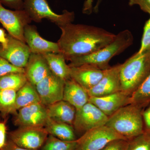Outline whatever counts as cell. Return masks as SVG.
<instances>
[{
    "mask_svg": "<svg viewBox=\"0 0 150 150\" xmlns=\"http://www.w3.org/2000/svg\"><path fill=\"white\" fill-rule=\"evenodd\" d=\"M40 102L35 87L28 81L21 88L16 92V98L15 110L34 103Z\"/></svg>",
    "mask_w": 150,
    "mask_h": 150,
    "instance_id": "cell-22",
    "label": "cell"
},
{
    "mask_svg": "<svg viewBox=\"0 0 150 150\" xmlns=\"http://www.w3.org/2000/svg\"><path fill=\"white\" fill-rule=\"evenodd\" d=\"M92 0H86L84 4L83 11L84 13L89 12L91 11L92 9Z\"/></svg>",
    "mask_w": 150,
    "mask_h": 150,
    "instance_id": "cell-37",
    "label": "cell"
},
{
    "mask_svg": "<svg viewBox=\"0 0 150 150\" xmlns=\"http://www.w3.org/2000/svg\"><path fill=\"white\" fill-rule=\"evenodd\" d=\"M88 92L73 79L65 81L63 100L79 109L89 100Z\"/></svg>",
    "mask_w": 150,
    "mask_h": 150,
    "instance_id": "cell-18",
    "label": "cell"
},
{
    "mask_svg": "<svg viewBox=\"0 0 150 150\" xmlns=\"http://www.w3.org/2000/svg\"><path fill=\"white\" fill-rule=\"evenodd\" d=\"M129 6L137 5L144 12L150 16V0H128Z\"/></svg>",
    "mask_w": 150,
    "mask_h": 150,
    "instance_id": "cell-32",
    "label": "cell"
},
{
    "mask_svg": "<svg viewBox=\"0 0 150 150\" xmlns=\"http://www.w3.org/2000/svg\"><path fill=\"white\" fill-rule=\"evenodd\" d=\"M31 22L24 9H8L0 3V23L11 36L25 43L24 28Z\"/></svg>",
    "mask_w": 150,
    "mask_h": 150,
    "instance_id": "cell-9",
    "label": "cell"
},
{
    "mask_svg": "<svg viewBox=\"0 0 150 150\" xmlns=\"http://www.w3.org/2000/svg\"><path fill=\"white\" fill-rule=\"evenodd\" d=\"M129 140L118 139L109 142L100 150H128Z\"/></svg>",
    "mask_w": 150,
    "mask_h": 150,
    "instance_id": "cell-30",
    "label": "cell"
},
{
    "mask_svg": "<svg viewBox=\"0 0 150 150\" xmlns=\"http://www.w3.org/2000/svg\"><path fill=\"white\" fill-rule=\"evenodd\" d=\"M27 80L35 86L51 72L42 54L31 53L24 68Z\"/></svg>",
    "mask_w": 150,
    "mask_h": 150,
    "instance_id": "cell-17",
    "label": "cell"
},
{
    "mask_svg": "<svg viewBox=\"0 0 150 150\" xmlns=\"http://www.w3.org/2000/svg\"><path fill=\"white\" fill-rule=\"evenodd\" d=\"M7 34L4 30L0 28V44L5 46L7 43Z\"/></svg>",
    "mask_w": 150,
    "mask_h": 150,
    "instance_id": "cell-36",
    "label": "cell"
},
{
    "mask_svg": "<svg viewBox=\"0 0 150 150\" xmlns=\"http://www.w3.org/2000/svg\"><path fill=\"white\" fill-rule=\"evenodd\" d=\"M0 3L3 6L13 10L23 9V0H0Z\"/></svg>",
    "mask_w": 150,
    "mask_h": 150,
    "instance_id": "cell-33",
    "label": "cell"
},
{
    "mask_svg": "<svg viewBox=\"0 0 150 150\" xmlns=\"http://www.w3.org/2000/svg\"><path fill=\"white\" fill-rule=\"evenodd\" d=\"M150 74V51L137 52L121 64V91L131 96Z\"/></svg>",
    "mask_w": 150,
    "mask_h": 150,
    "instance_id": "cell-3",
    "label": "cell"
},
{
    "mask_svg": "<svg viewBox=\"0 0 150 150\" xmlns=\"http://www.w3.org/2000/svg\"><path fill=\"white\" fill-rule=\"evenodd\" d=\"M7 129L6 123L5 121H0V150L5 145L6 142Z\"/></svg>",
    "mask_w": 150,
    "mask_h": 150,
    "instance_id": "cell-34",
    "label": "cell"
},
{
    "mask_svg": "<svg viewBox=\"0 0 150 150\" xmlns=\"http://www.w3.org/2000/svg\"><path fill=\"white\" fill-rule=\"evenodd\" d=\"M8 139L21 147L40 150L48 136L44 127L21 126L8 133Z\"/></svg>",
    "mask_w": 150,
    "mask_h": 150,
    "instance_id": "cell-6",
    "label": "cell"
},
{
    "mask_svg": "<svg viewBox=\"0 0 150 150\" xmlns=\"http://www.w3.org/2000/svg\"><path fill=\"white\" fill-rule=\"evenodd\" d=\"M12 73H24V68L13 66L6 59L0 56V77Z\"/></svg>",
    "mask_w": 150,
    "mask_h": 150,
    "instance_id": "cell-29",
    "label": "cell"
},
{
    "mask_svg": "<svg viewBox=\"0 0 150 150\" xmlns=\"http://www.w3.org/2000/svg\"><path fill=\"white\" fill-rule=\"evenodd\" d=\"M131 96L120 91L105 96L90 97L89 101L109 117L121 108L131 104Z\"/></svg>",
    "mask_w": 150,
    "mask_h": 150,
    "instance_id": "cell-14",
    "label": "cell"
},
{
    "mask_svg": "<svg viewBox=\"0 0 150 150\" xmlns=\"http://www.w3.org/2000/svg\"><path fill=\"white\" fill-rule=\"evenodd\" d=\"M7 40L5 46L0 44V56L15 67L24 68L31 54L28 46L8 33Z\"/></svg>",
    "mask_w": 150,
    "mask_h": 150,
    "instance_id": "cell-12",
    "label": "cell"
},
{
    "mask_svg": "<svg viewBox=\"0 0 150 150\" xmlns=\"http://www.w3.org/2000/svg\"><path fill=\"white\" fill-rule=\"evenodd\" d=\"M23 9L32 21L40 23L43 19H46L59 28L74 20V12L65 10L62 14L56 13L51 9L47 0H24Z\"/></svg>",
    "mask_w": 150,
    "mask_h": 150,
    "instance_id": "cell-5",
    "label": "cell"
},
{
    "mask_svg": "<svg viewBox=\"0 0 150 150\" xmlns=\"http://www.w3.org/2000/svg\"><path fill=\"white\" fill-rule=\"evenodd\" d=\"M0 150H33L28 149H25V148L21 147L19 146L16 144L14 143H13L12 141H11L10 139H8L7 140L4 146V147Z\"/></svg>",
    "mask_w": 150,
    "mask_h": 150,
    "instance_id": "cell-35",
    "label": "cell"
},
{
    "mask_svg": "<svg viewBox=\"0 0 150 150\" xmlns=\"http://www.w3.org/2000/svg\"><path fill=\"white\" fill-rule=\"evenodd\" d=\"M121 64H118L105 70L104 75L97 84L88 91L89 96H105L121 91Z\"/></svg>",
    "mask_w": 150,
    "mask_h": 150,
    "instance_id": "cell-13",
    "label": "cell"
},
{
    "mask_svg": "<svg viewBox=\"0 0 150 150\" xmlns=\"http://www.w3.org/2000/svg\"><path fill=\"white\" fill-rule=\"evenodd\" d=\"M128 150H150V135L143 134L129 140Z\"/></svg>",
    "mask_w": 150,
    "mask_h": 150,
    "instance_id": "cell-27",
    "label": "cell"
},
{
    "mask_svg": "<svg viewBox=\"0 0 150 150\" xmlns=\"http://www.w3.org/2000/svg\"><path fill=\"white\" fill-rule=\"evenodd\" d=\"M49 135L63 141L72 142L77 140L73 126L54 121L49 118L44 127Z\"/></svg>",
    "mask_w": 150,
    "mask_h": 150,
    "instance_id": "cell-21",
    "label": "cell"
},
{
    "mask_svg": "<svg viewBox=\"0 0 150 150\" xmlns=\"http://www.w3.org/2000/svg\"><path fill=\"white\" fill-rule=\"evenodd\" d=\"M70 67L71 78L87 91L97 84L105 71L88 64Z\"/></svg>",
    "mask_w": 150,
    "mask_h": 150,
    "instance_id": "cell-16",
    "label": "cell"
},
{
    "mask_svg": "<svg viewBox=\"0 0 150 150\" xmlns=\"http://www.w3.org/2000/svg\"><path fill=\"white\" fill-rule=\"evenodd\" d=\"M150 103V74L131 96V104L143 109Z\"/></svg>",
    "mask_w": 150,
    "mask_h": 150,
    "instance_id": "cell-24",
    "label": "cell"
},
{
    "mask_svg": "<svg viewBox=\"0 0 150 150\" xmlns=\"http://www.w3.org/2000/svg\"><path fill=\"white\" fill-rule=\"evenodd\" d=\"M150 51V17L146 21L144 28V32L141 42V47L139 54H142L144 52Z\"/></svg>",
    "mask_w": 150,
    "mask_h": 150,
    "instance_id": "cell-28",
    "label": "cell"
},
{
    "mask_svg": "<svg viewBox=\"0 0 150 150\" xmlns=\"http://www.w3.org/2000/svg\"><path fill=\"white\" fill-rule=\"evenodd\" d=\"M24 36L25 43L31 53L43 54L61 53L58 43L43 38L38 33L35 25H26L24 28Z\"/></svg>",
    "mask_w": 150,
    "mask_h": 150,
    "instance_id": "cell-15",
    "label": "cell"
},
{
    "mask_svg": "<svg viewBox=\"0 0 150 150\" xmlns=\"http://www.w3.org/2000/svg\"><path fill=\"white\" fill-rule=\"evenodd\" d=\"M118 139H126L113 129L105 125L91 129L77 139V146L76 150H100L109 142Z\"/></svg>",
    "mask_w": 150,
    "mask_h": 150,
    "instance_id": "cell-8",
    "label": "cell"
},
{
    "mask_svg": "<svg viewBox=\"0 0 150 150\" xmlns=\"http://www.w3.org/2000/svg\"><path fill=\"white\" fill-rule=\"evenodd\" d=\"M134 40V36L130 30H122L116 35L111 43L98 51L89 55L70 59L69 66L73 67L88 64L101 69H107L110 67L109 63L111 59L129 48L133 44Z\"/></svg>",
    "mask_w": 150,
    "mask_h": 150,
    "instance_id": "cell-2",
    "label": "cell"
},
{
    "mask_svg": "<svg viewBox=\"0 0 150 150\" xmlns=\"http://www.w3.org/2000/svg\"><path fill=\"white\" fill-rule=\"evenodd\" d=\"M42 55L51 72L65 81L71 79V67L67 64L64 56L62 53H48Z\"/></svg>",
    "mask_w": 150,
    "mask_h": 150,
    "instance_id": "cell-20",
    "label": "cell"
},
{
    "mask_svg": "<svg viewBox=\"0 0 150 150\" xmlns=\"http://www.w3.org/2000/svg\"><path fill=\"white\" fill-rule=\"evenodd\" d=\"M13 119L16 126L45 127L48 117L46 106L37 103L21 108Z\"/></svg>",
    "mask_w": 150,
    "mask_h": 150,
    "instance_id": "cell-11",
    "label": "cell"
},
{
    "mask_svg": "<svg viewBox=\"0 0 150 150\" xmlns=\"http://www.w3.org/2000/svg\"><path fill=\"white\" fill-rule=\"evenodd\" d=\"M108 117L89 101L76 110L73 123L75 131L83 134L91 129L105 126Z\"/></svg>",
    "mask_w": 150,
    "mask_h": 150,
    "instance_id": "cell-7",
    "label": "cell"
},
{
    "mask_svg": "<svg viewBox=\"0 0 150 150\" xmlns=\"http://www.w3.org/2000/svg\"><path fill=\"white\" fill-rule=\"evenodd\" d=\"M28 81L24 73H12L0 77V89L17 91Z\"/></svg>",
    "mask_w": 150,
    "mask_h": 150,
    "instance_id": "cell-25",
    "label": "cell"
},
{
    "mask_svg": "<svg viewBox=\"0 0 150 150\" xmlns=\"http://www.w3.org/2000/svg\"><path fill=\"white\" fill-rule=\"evenodd\" d=\"M46 107L49 118L73 126L76 109L72 105L62 100Z\"/></svg>",
    "mask_w": 150,
    "mask_h": 150,
    "instance_id": "cell-19",
    "label": "cell"
},
{
    "mask_svg": "<svg viewBox=\"0 0 150 150\" xmlns=\"http://www.w3.org/2000/svg\"><path fill=\"white\" fill-rule=\"evenodd\" d=\"M77 146L76 140L67 142L48 135L46 142L40 150H76Z\"/></svg>",
    "mask_w": 150,
    "mask_h": 150,
    "instance_id": "cell-26",
    "label": "cell"
},
{
    "mask_svg": "<svg viewBox=\"0 0 150 150\" xmlns=\"http://www.w3.org/2000/svg\"><path fill=\"white\" fill-rule=\"evenodd\" d=\"M65 81L52 72L35 86L40 103L45 106L63 100Z\"/></svg>",
    "mask_w": 150,
    "mask_h": 150,
    "instance_id": "cell-10",
    "label": "cell"
},
{
    "mask_svg": "<svg viewBox=\"0 0 150 150\" xmlns=\"http://www.w3.org/2000/svg\"><path fill=\"white\" fill-rule=\"evenodd\" d=\"M16 91L13 90L0 89V113L2 117L6 118L9 114L15 115Z\"/></svg>",
    "mask_w": 150,
    "mask_h": 150,
    "instance_id": "cell-23",
    "label": "cell"
},
{
    "mask_svg": "<svg viewBox=\"0 0 150 150\" xmlns=\"http://www.w3.org/2000/svg\"><path fill=\"white\" fill-rule=\"evenodd\" d=\"M142 110L134 105H126L108 117L105 126L129 141L144 133Z\"/></svg>",
    "mask_w": 150,
    "mask_h": 150,
    "instance_id": "cell-4",
    "label": "cell"
},
{
    "mask_svg": "<svg viewBox=\"0 0 150 150\" xmlns=\"http://www.w3.org/2000/svg\"><path fill=\"white\" fill-rule=\"evenodd\" d=\"M102 0H96L95 5L93 7V11L96 13H97L99 10L100 5L101 4Z\"/></svg>",
    "mask_w": 150,
    "mask_h": 150,
    "instance_id": "cell-38",
    "label": "cell"
},
{
    "mask_svg": "<svg viewBox=\"0 0 150 150\" xmlns=\"http://www.w3.org/2000/svg\"><path fill=\"white\" fill-rule=\"evenodd\" d=\"M62 34L57 43L67 61L94 53L111 43L116 35L93 25L69 23L60 27Z\"/></svg>",
    "mask_w": 150,
    "mask_h": 150,
    "instance_id": "cell-1",
    "label": "cell"
},
{
    "mask_svg": "<svg viewBox=\"0 0 150 150\" xmlns=\"http://www.w3.org/2000/svg\"><path fill=\"white\" fill-rule=\"evenodd\" d=\"M142 118L144 123V132L150 135V103L142 109Z\"/></svg>",
    "mask_w": 150,
    "mask_h": 150,
    "instance_id": "cell-31",
    "label": "cell"
}]
</instances>
